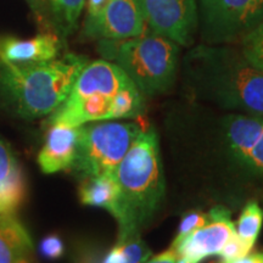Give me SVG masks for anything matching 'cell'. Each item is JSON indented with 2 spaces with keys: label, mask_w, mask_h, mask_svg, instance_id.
<instances>
[{
  "label": "cell",
  "mask_w": 263,
  "mask_h": 263,
  "mask_svg": "<svg viewBox=\"0 0 263 263\" xmlns=\"http://www.w3.org/2000/svg\"><path fill=\"white\" fill-rule=\"evenodd\" d=\"M183 82L199 100L263 117V72L232 44H199L183 59Z\"/></svg>",
  "instance_id": "cell-1"
},
{
  "label": "cell",
  "mask_w": 263,
  "mask_h": 263,
  "mask_svg": "<svg viewBox=\"0 0 263 263\" xmlns=\"http://www.w3.org/2000/svg\"><path fill=\"white\" fill-rule=\"evenodd\" d=\"M120 185L118 239L140 234L164 197L166 185L159 138L154 128L141 129L115 171Z\"/></svg>",
  "instance_id": "cell-2"
},
{
  "label": "cell",
  "mask_w": 263,
  "mask_h": 263,
  "mask_svg": "<svg viewBox=\"0 0 263 263\" xmlns=\"http://www.w3.org/2000/svg\"><path fill=\"white\" fill-rule=\"evenodd\" d=\"M87 64V58L73 52L37 64L0 61V95L18 116L27 120L48 116L67 99Z\"/></svg>",
  "instance_id": "cell-3"
},
{
  "label": "cell",
  "mask_w": 263,
  "mask_h": 263,
  "mask_svg": "<svg viewBox=\"0 0 263 263\" xmlns=\"http://www.w3.org/2000/svg\"><path fill=\"white\" fill-rule=\"evenodd\" d=\"M180 45L153 32L122 41H99V52L128 76L144 97L172 89L180 64Z\"/></svg>",
  "instance_id": "cell-4"
},
{
  "label": "cell",
  "mask_w": 263,
  "mask_h": 263,
  "mask_svg": "<svg viewBox=\"0 0 263 263\" xmlns=\"http://www.w3.org/2000/svg\"><path fill=\"white\" fill-rule=\"evenodd\" d=\"M141 129L137 122L112 120L83 124L71 170L81 179L115 173Z\"/></svg>",
  "instance_id": "cell-5"
},
{
  "label": "cell",
  "mask_w": 263,
  "mask_h": 263,
  "mask_svg": "<svg viewBox=\"0 0 263 263\" xmlns=\"http://www.w3.org/2000/svg\"><path fill=\"white\" fill-rule=\"evenodd\" d=\"M199 33L203 44L240 42L256 25L255 0H196Z\"/></svg>",
  "instance_id": "cell-6"
},
{
  "label": "cell",
  "mask_w": 263,
  "mask_h": 263,
  "mask_svg": "<svg viewBox=\"0 0 263 263\" xmlns=\"http://www.w3.org/2000/svg\"><path fill=\"white\" fill-rule=\"evenodd\" d=\"M149 32L192 47L199 33L196 0H136Z\"/></svg>",
  "instance_id": "cell-7"
},
{
  "label": "cell",
  "mask_w": 263,
  "mask_h": 263,
  "mask_svg": "<svg viewBox=\"0 0 263 263\" xmlns=\"http://www.w3.org/2000/svg\"><path fill=\"white\" fill-rule=\"evenodd\" d=\"M207 215L209 222L206 224L171 246L180 257L192 263H200L202 259L218 255L230 236L235 234V224L227 207L215 206Z\"/></svg>",
  "instance_id": "cell-8"
},
{
  "label": "cell",
  "mask_w": 263,
  "mask_h": 263,
  "mask_svg": "<svg viewBox=\"0 0 263 263\" xmlns=\"http://www.w3.org/2000/svg\"><path fill=\"white\" fill-rule=\"evenodd\" d=\"M136 0H110L101 14L85 21L84 32L88 37L107 41H122L144 34L147 31Z\"/></svg>",
  "instance_id": "cell-9"
},
{
  "label": "cell",
  "mask_w": 263,
  "mask_h": 263,
  "mask_svg": "<svg viewBox=\"0 0 263 263\" xmlns=\"http://www.w3.org/2000/svg\"><path fill=\"white\" fill-rule=\"evenodd\" d=\"M61 37L54 31L43 32L32 38L0 35V61L12 65L37 64L59 58Z\"/></svg>",
  "instance_id": "cell-10"
},
{
  "label": "cell",
  "mask_w": 263,
  "mask_h": 263,
  "mask_svg": "<svg viewBox=\"0 0 263 263\" xmlns=\"http://www.w3.org/2000/svg\"><path fill=\"white\" fill-rule=\"evenodd\" d=\"M80 127L49 124L45 140L38 154V164L43 173L52 174L71 170L77 155Z\"/></svg>",
  "instance_id": "cell-11"
},
{
  "label": "cell",
  "mask_w": 263,
  "mask_h": 263,
  "mask_svg": "<svg viewBox=\"0 0 263 263\" xmlns=\"http://www.w3.org/2000/svg\"><path fill=\"white\" fill-rule=\"evenodd\" d=\"M222 133L227 153L239 168L246 161L263 133V117L245 114H229L222 118Z\"/></svg>",
  "instance_id": "cell-12"
},
{
  "label": "cell",
  "mask_w": 263,
  "mask_h": 263,
  "mask_svg": "<svg viewBox=\"0 0 263 263\" xmlns=\"http://www.w3.org/2000/svg\"><path fill=\"white\" fill-rule=\"evenodd\" d=\"M27 197V182L12 150L0 140V215H17Z\"/></svg>",
  "instance_id": "cell-13"
},
{
  "label": "cell",
  "mask_w": 263,
  "mask_h": 263,
  "mask_svg": "<svg viewBox=\"0 0 263 263\" xmlns=\"http://www.w3.org/2000/svg\"><path fill=\"white\" fill-rule=\"evenodd\" d=\"M78 196L85 206L103 209L116 221L120 217L121 190L115 173L81 179Z\"/></svg>",
  "instance_id": "cell-14"
},
{
  "label": "cell",
  "mask_w": 263,
  "mask_h": 263,
  "mask_svg": "<svg viewBox=\"0 0 263 263\" xmlns=\"http://www.w3.org/2000/svg\"><path fill=\"white\" fill-rule=\"evenodd\" d=\"M32 252L31 235L17 215H0V263H16Z\"/></svg>",
  "instance_id": "cell-15"
},
{
  "label": "cell",
  "mask_w": 263,
  "mask_h": 263,
  "mask_svg": "<svg viewBox=\"0 0 263 263\" xmlns=\"http://www.w3.org/2000/svg\"><path fill=\"white\" fill-rule=\"evenodd\" d=\"M44 2L48 5L55 33L60 37L73 33L85 6V0H43V4Z\"/></svg>",
  "instance_id": "cell-16"
},
{
  "label": "cell",
  "mask_w": 263,
  "mask_h": 263,
  "mask_svg": "<svg viewBox=\"0 0 263 263\" xmlns=\"http://www.w3.org/2000/svg\"><path fill=\"white\" fill-rule=\"evenodd\" d=\"M153 252L140 234L132 235L123 240H117L116 245L104 258L103 263H144Z\"/></svg>",
  "instance_id": "cell-17"
},
{
  "label": "cell",
  "mask_w": 263,
  "mask_h": 263,
  "mask_svg": "<svg viewBox=\"0 0 263 263\" xmlns=\"http://www.w3.org/2000/svg\"><path fill=\"white\" fill-rule=\"evenodd\" d=\"M262 226L263 209L257 201H249L240 213L235 224V233L240 239L254 246L261 233Z\"/></svg>",
  "instance_id": "cell-18"
},
{
  "label": "cell",
  "mask_w": 263,
  "mask_h": 263,
  "mask_svg": "<svg viewBox=\"0 0 263 263\" xmlns=\"http://www.w3.org/2000/svg\"><path fill=\"white\" fill-rule=\"evenodd\" d=\"M239 43L246 60L263 72V18L246 32Z\"/></svg>",
  "instance_id": "cell-19"
},
{
  "label": "cell",
  "mask_w": 263,
  "mask_h": 263,
  "mask_svg": "<svg viewBox=\"0 0 263 263\" xmlns=\"http://www.w3.org/2000/svg\"><path fill=\"white\" fill-rule=\"evenodd\" d=\"M254 246H251L248 242L240 239L236 233L229 238L228 241L226 242L221 251H219L218 256L221 257V263H230L235 259L244 257V256L249 255Z\"/></svg>",
  "instance_id": "cell-20"
},
{
  "label": "cell",
  "mask_w": 263,
  "mask_h": 263,
  "mask_svg": "<svg viewBox=\"0 0 263 263\" xmlns=\"http://www.w3.org/2000/svg\"><path fill=\"white\" fill-rule=\"evenodd\" d=\"M209 222V215L207 213H202L200 211H190L183 216L182 221L179 223L178 232H177L176 238H174L172 244H177L180 240L185 238L186 235H189L190 233H193L194 230H196L200 227Z\"/></svg>",
  "instance_id": "cell-21"
},
{
  "label": "cell",
  "mask_w": 263,
  "mask_h": 263,
  "mask_svg": "<svg viewBox=\"0 0 263 263\" xmlns=\"http://www.w3.org/2000/svg\"><path fill=\"white\" fill-rule=\"evenodd\" d=\"M248 176L262 178L263 177V133L256 144L244 167Z\"/></svg>",
  "instance_id": "cell-22"
},
{
  "label": "cell",
  "mask_w": 263,
  "mask_h": 263,
  "mask_svg": "<svg viewBox=\"0 0 263 263\" xmlns=\"http://www.w3.org/2000/svg\"><path fill=\"white\" fill-rule=\"evenodd\" d=\"M41 254L45 258L49 259H57L60 258L64 255L65 246L60 236L58 235H48L41 241L39 245Z\"/></svg>",
  "instance_id": "cell-23"
},
{
  "label": "cell",
  "mask_w": 263,
  "mask_h": 263,
  "mask_svg": "<svg viewBox=\"0 0 263 263\" xmlns=\"http://www.w3.org/2000/svg\"><path fill=\"white\" fill-rule=\"evenodd\" d=\"M108 2L110 0H85V8H87L85 21H90V20L98 17L105 9V6L108 4Z\"/></svg>",
  "instance_id": "cell-24"
},
{
  "label": "cell",
  "mask_w": 263,
  "mask_h": 263,
  "mask_svg": "<svg viewBox=\"0 0 263 263\" xmlns=\"http://www.w3.org/2000/svg\"><path fill=\"white\" fill-rule=\"evenodd\" d=\"M179 255L177 254V251L173 248H171L166 251L161 252L160 255L151 256V257L144 263H176L178 259Z\"/></svg>",
  "instance_id": "cell-25"
},
{
  "label": "cell",
  "mask_w": 263,
  "mask_h": 263,
  "mask_svg": "<svg viewBox=\"0 0 263 263\" xmlns=\"http://www.w3.org/2000/svg\"><path fill=\"white\" fill-rule=\"evenodd\" d=\"M230 263H263V252H256V254H249L244 257L235 259Z\"/></svg>",
  "instance_id": "cell-26"
},
{
  "label": "cell",
  "mask_w": 263,
  "mask_h": 263,
  "mask_svg": "<svg viewBox=\"0 0 263 263\" xmlns=\"http://www.w3.org/2000/svg\"><path fill=\"white\" fill-rule=\"evenodd\" d=\"M255 8H256V24L261 21L263 18V0H255Z\"/></svg>",
  "instance_id": "cell-27"
},
{
  "label": "cell",
  "mask_w": 263,
  "mask_h": 263,
  "mask_svg": "<svg viewBox=\"0 0 263 263\" xmlns=\"http://www.w3.org/2000/svg\"><path fill=\"white\" fill-rule=\"evenodd\" d=\"M27 2L35 11H42V10L44 9V6H43V0H27Z\"/></svg>",
  "instance_id": "cell-28"
},
{
  "label": "cell",
  "mask_w": 263,
  "mask_h": 263,
  "mask_svg": "<svg viewBox=\"0 0 263 263\" xmlns=\"http://www.w3.org/2000/svg\"><path fill=\"white\" fill-rule=\"evenodd\" d=\"M16 263H33V262L29 259V257H22V258H20Z\"/></svg>",
  "instance_id": "cell-29"
},
{
  "label": "cell",
  "mask_w": 263,
  "mask_h": 263,
  "mask_svg": "<svg viewBox=\"0 0 263 263\" xmlns=\"http://www.w3.org/2000/svg\"><path fill=\"white\" fill-rule=\"evenodd\" d=\"M176 263H192V262H190L189 259H186V258H184V257H180V256H179Z\"/></svg>",
  "instance_id": "cell-30"
}]
</instances>
